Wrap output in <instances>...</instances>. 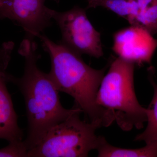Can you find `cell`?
I'll return each mask as SVG.
<instances>
[{
    "label": "cell",
    "instance_id": "1",
    "mask_svg": "<svg viewBox=\"0 0 157 157\" xmlns=\"http://www.w3.org/2000/svg\"><path fill=\"white\" fill-rule=\"evenodd\" d=\"M33 39L27 38L21 44L18 52L25 60L22 77L7 74L8 82L16 85L25 102L27 117V135L24 141L28 151L37 146L52 128L77 112H82L75 104L66 109L60 101L58 90L49 74L38 67L40 56Z\"/></svg>",
    "mask_w": 157,
    "mask_h": 157
},
{
    "label": "cell",
    "instance_id": "2",
    "mask_svg": "<svg viewBox=\"0 0 157 157\" xmlns=\"http://www.w3.org/2000/svg\"><path fill=\"white\" fill-rule=\"evenodd\" d=\"M39 38L50 56L48 73L59 92L73 97L76 105L90 120L100 127H108L115 121L112 113L97 104L96 98L107 67L95 70L86 64L79 54L62 43H55L45 35Z\"/></svg>",
    "mask_w": 157,
    "mask_h": 157
},
{
    "label": "cell",
    "instance_id": "3",
    "mask_svg": "<svg viewBox=\"0 0 157 157\" xmlns=\"http://www.w3.org/2000/svg\"><path fill=\"white\" fill-rule=\"evenodd\" d=\"M135 64L118 57L103 78L96 98L100 107L111 113L122 129L143 127L147 109L139 104L134 84Z\"/></svg>",
    "mask_w": 157,
    "mask_h": 157
},
{
    "label": "cell",
    "instance_id": "4",
    "mask_svg": "<svg viewBox=\"0 0 157 157\" xmlns=\"http://www.w3.org/2000/svg\"><path fill=\"white\" fill-rule=\"evenodd\" d=\"M77 112L49 130L40 143L28 151V157H85L97 149L98 124L82 121Z\"/></svg>",
    "mask_w": 157,
    "mask_h": 157
},
{
    "label": "cell",
    "instance_id": "5",
    "mask_svg": "<svg viewBox=\"0 0 157 157\" xmlns=\"http://www.w3.org/2000/svg\"><path fill=\"white\" fill-rule=\"evenodd\" d=\"M47 11L60 29L61 43L80 55L97 58L103 56L101 34L90 22L85 9L75 7L61 12L47 8Z\"/></svg>",
    "mask_w": 157,
    "mask_h": 157
},
{
    "label": "cell",
    "instance_id": "6",
    "mask_svg": "<svg viewBox=\"0 0 157 157\" xmlns=\"http://www.w3.org/2000/svg\"><path fill=\"white\" fill-rule=\"evenodd\" d=\"M45 0H4L0 7V18L16 22L33 39L51 25Z\"/></svg>",
    "mask_w": 157,
    "mask_h": 157
},
{
    "label": "cell",
    "instance_id": "7",
    "mask_svg": "<svg viewBox=\"0 0 157 157\" xmlns=\"http://www.w3.org/2000/svg\"><path fill=\"white\" fill-rule=\"evenodd\" d=\"M157 47V39L140 27L131 25L113 35V50L119 57L135 64L150 63Z\"/></svg>",
    "mask_w": 157,
    "mask_h": 157
},
{
    "label": "cell",
    "instance_id": "8",
    "mask_svg": "<svg viewBox=\"0 0 157 157\" xmlns=\"http://www.w3.org/2000/svg\"><path fill=\"white\" fill-rule=\"evenodd\" d=\"M92 4L123 17L131 25L157 34V0H93Z\"/></svg>",
    "mask_w": 157,
    "mask_h": 157
},
{
    "label": "cell",
    "instance_id": "9",
    "mask_svg": "<svg viewBox=\"0 0 157 157\" xmlns=\"http://www.w3.org/2000/svg\"><path fill=\"white\" fill-rule=\"evenodd\" d=\"M6 71L0 70V139L9 143L22 141L23 133L18 126L17 114L14 110L7 84Z\"/></svg>",
    "mask_w": 157,
    "mask_h": 157
},
{
    "label": "cell",
    "instance_id": "10",
    "mask_svg": "<svg viewBox=\"0 0 157 157\" xmlns=\"http://www.w3.org/2000/svg\"><path fill=\"white\" fill-rule=\"evenodd\" d=\"M97 150L98 156L101 157H157V140L146 144L142 148L125 149L112 146L100 136Z\"/></svg>",
    "mask_w": 157,
    "mask_h": 157
},
{
    "label": "cell",
    "instance_id": "11",
    "mask_svg": "<svg viewBox=\"0 0 157 157\" xmlns=\"http://www.w3.org/2000/svg\"><path fill=\"white\" fill-rule=\"evenodd\" d=\"M149 72V78L154 90L153 98L147 109V125L146 128L135 138V140L144 141L146 144L157 140V84L153 78L150 70Z\"/></svg>",
    "mask_w": 157,
    "mask_h": 157
},
{
    "label": "cell",
    "instance_id": "12",
    "mask_svg": "<svg viewBox=\"0 0 157 157\" xmlns=\"http://www.w3.org/2000/svg\"><path fill=\"white\" fill-rule=\"evenodd\" d=\"M28 151L23 141L9 143L0 149V157H28Z\"/></svg>",
    "mask_w": 157,
    "mask_h": 157
},
{
    "label": "cell",
    "instance_id": "13",
    "mask_svg": "<svg viewBox=\"0 0 157 157\" xmlns=\"http://www.w3.org/2000/svg\"><path fill=\"white\" fill-rule=\"evenodd\" d=\"M14 43L8 42L3 43L0 47V70L6 71L11 59Z\"/></svg>",
    "mask_w": 157,
    "mask_h": 157
},
{
    "label": "cell",
    "instance_id": "14",
    "mask_svg": "<svg viewBox=\"0 0 157 157\" xmlns=\"http://www.w3.org/2000/svg\"><path fill=\"white\" fill-rule=\"evenodd\" d=\"M3 2H4V0H0V7H1L2 5Z\"/></svg>",
    "mask_w": 157,
    "mask_h": 157
},
{
    "label": "cell",
    "instance_id": "15",
    "mask_svg": "<svg viewBox=\"0 0 157 157\" xmlns=\"http://www.w3.org/2000/svg\"><path fill=\"white\" fill-rule=\"evenodd\" d=\"M55 1L57 2H58L59 0H54Z\"/></svg>",
    "mask_w": 157,
    "mask_h": 157
}]
</instances>
